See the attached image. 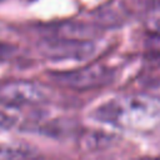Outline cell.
<instances>
[{
    "label": "cell",
    "instance_id": "cell-1",
    "mask_svg": "<svg viewBox=\"0 0 160 160\" xmlns=\"http://www.w3.org/2000/svg\"><path fill=\"white\" fill-rule=\"evenodd\" d=\"M91 116L125 131L149 132L160 126V98L150 94H129L108 99Z\"/></svg>",
    "mask_w": 160,
    "mask_h": 160
},
{
    "label": "cell",
    "instance_id": "cell-2",
    "mask_svg": "<svg viewBox=\"0 0 160 160\" xmlns=\"http://www.w3.org/2000/svg\"><path fill=\"white\" fill-rule=\"evenodd\" d=\"M50 76L58 85L62 88L76 91H86L109 85L110 82H112L115 72L109 66L99 62H92L79 69L55 71L51 72Z\"/></svg>",
    "mask_w": 160,
    "mask_h": 160
},
{
    "label": "cell",
    "instance_id": "cell-3",
    "mask_svg": "<svg viewBox=\"0 0 160 160\" xmlns=\"http://www.w3.org/2000/svg\"><path fill=\"white\" fill-rule=\"evenodd\" d=\"M51 95L49 86L32 80H9L0 84V104L10 109L41 105Z\"/></svg>",
    "mask_w": 160,
    "mask_h": 160
},
{
    "label": "cell",
    "instance_id": "cell-4",
    "mask_svg": "<svg viewBox=\"0 0 160 160\" xmlns=\"http://www.w3.org/2000/svg\"><path fill=\"white\" fill-rule=\"evenodd\" d=\"M39 51L51 60H85L91 58L96 46L91 40H76L59 36H48L39 42Z\"/></svg>",
    "mask_w": 160,
    "mask_h": 160
},
{
    "label": "cell",
    "instance_id": "cell-5",
    "mask_svg": "<svg viewBox=\"0 0 160 160\" xmlns=\"http://www.w3.org/2000/svg\"><path fill=\"white\" fill-rule=\"evenodd\" d=\"M98 35H99L98 25H89L85 22H64L58 25L54 29L52 35L50 36L94 41V38H96Z\"/></svg>",
    "mask_w": 160,
    "mask_h": 160
},
{
    "label": "cell",
    "instance_id": "cell-6",
    "mask_svg": "<svg viewBox=\"0 0 160 160\" xmlns=\"http://www.w3.org/2000/svg\"><path fill=\"white\" fill-rule=\"evenodd\" d=\"M36 151L29 145L14 141H0V160H30Z\"/></svg>",
    "mask_w": 160,
    "mask_h": 160
},
{
    "label": "cell",
    "instance_id": "cell-7",
    "mask_svg": "<svg viewBox=\"0 0 160 160\" xmlns=\"http://www.w3.org/2000/svg\"><path fill=\"white\" fill-rule=\"evenodd\" d=\"M142 28L151 35L160 38V1L150 4L142 14Z\"/></svg>",
    "mask_w": 160,
    "mask_h": 160
},
{
    "label": "cell",
    "instance_id": "cell-8",
    "mask_svg": "<svg viewBox=\"0 0 160 160\" xmlns=\"http://www.w3.org/2000/svg\"><path fill=\"white\" fill-rule=\"evenodd\" d=\"M122 11L120 5H114V4H109V5H104L102 8H100L95 15L98 26H112V25H118L121 22L122 20Z\"/></svg>",
    "mask_w": 160,
    "mask_h": 160
},
{
    "label": "cell",
    "instance_id": "cell-9",
    "mask_svg": "<svg viewBox=\"0 0 160 160\" xmlns=\"http://www.w3.org/2000/svg\"><path fill=\"white\" fill-rule=\"evenodd\" d=\"M15 51H16V49L12 45L0 42V61H5V60L10 59L15 54Z\"/></svg>",
    "mask_w": 160,
    "mask_h": 160
},
{
    "label": "cell",
    "instance_id": "cell-10",
    "mask_svg": "<svg viewBox=\"0 0 160 160\" xmlns=\"http://www.w3.org/2000/svg\"><path fill=\"white\" fill-rule=\"evenodd\" d=\"M139 160H160V156H156V158H144V159H139Z\"/></svg>",
    "mask_w": 160,
    "mask_h": 160
}]
</instances>
